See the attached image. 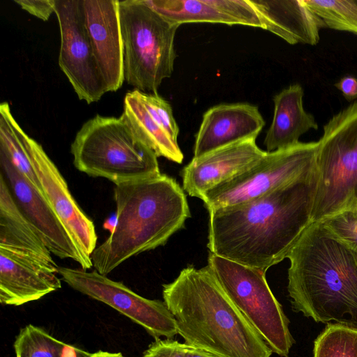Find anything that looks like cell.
I'll return each instance as SVG.
<instances>
[{
	"label": "cell",
	"instance_id": "obj_24",
	"mask_svg": "<svg viewBox=\"0 0 357 357\" xmlns=\"http://www.w3.org/2000/svg\"><path fill=\"white\" fill-rule=\"evenodd\" d=\"M326 27L357 35V0H305Z\"/></svg>",
	"mask_w": 357,
	"mask_h": 357
},
{
	"label": "cell",
	"instance_id": "obj_9",
	"mask_svg": "<svg viewBox=\"0 0 357 357\" xmlns=\"http://www.w3.org/2000/svg\"><path fill=\"white\" fill-rule=\"evenodd\" d=\"M317 142H298L266 153L233 178L207 192L202 200L206 209L244 203L316 172Z\"/></svg>",
	"mask_w": 357,
	"mask_h": 357
},
{
	"label": "cell",
	"instance_id": "obj_2",
	"mask_svg": "<svg viewBox=\"0 0 357 357\" xmlns=\"http://www.w3.org/2000/svg\"><path fill=\"white\" fill-rule=\"evenodd\" d=\"M163 301L178 335L217 357H271L273 352L219 285L208 266L183 268L163 284Z\"/></svg>",
	"mask_w": 357,
	"mask_h": 357
},
{
	"label": "cell",
	"instance_id": "obj_1",
	"mask_svg": "<svg viewBox=\"0 0 357 357\" xmlns=\"http://www.w3.org/2000/svg\"><path fill=\"white\" fill-rule=\"evenodd\" d=\"M317 173L255 199L209 211L210 252L263 271L289 255L307 227Z\"/></svg>",
	"mask_w": 357,
	"mask_h": 357
},
{
	"label": "cell",
	"instance_id": "obj_5",
	"mask_svg": "<svg viewBox=\"0 0 357 357\" xmlns=\"http://www.w3.org/2000/svg\"><path fill=\"white\" fill-rule=\"evenodd\" d=\"M77 169L114 183L160 174L156 154L136 136L123 114L96 115L86 121L71 144Z\"/></svg>",
	"mask_w": 357,
	"mask_h": 357
},
{
	"label": "cell",
	"instance_id": "obj_30",
	"mask_svg": "<svg viewBox=\"0 0 357 357\" xmlns=\"http://www.w3.org/2000/svg\"><path fill=\"white\" fill-rule=\"evenodd\" d=\"M186 357H217V356H215L213 354L208 353L207 351L189 347L187 354H186Z\"/></svg>",
	"mask_w": 357,
	"mask_h": 357
},
{
	"label": "cell",
	"instance_id": "obj_19",
	"mask_svg": "<svg viewBox=\"0 0 357 357\" xmlns=\"http://www.w3.org/2000/svg\"><path fill=\"white\" fill-rule=\"evenodd\" d=\"M263 24V29L291 45H317L319 31L326 27L305 0H250Z\"/></svg>",
	"mask_w": 357,
	"mask_h": 357
},
{
	"label": "cell",
	"instance_id": "obj_11",
	"mask_svg": "<svg viewBox=\"0 0 357 357\" xmlns=\"http://www.w3.org/2000/svg\"><path fill=\"white\" fill-rule=\"evenodd\" d=\"M60 30L59 65L77 97L87 104L107 92L85 25L83 0H54Z\"/></svg>",
	"mask_w": 357,
	"mask_h": 357
},
{
	"label": "cell",
	"instance_id": "obj_17",
	"mask_svg": "<svg viewBox=\"0 0 357 357\" xmlns=\"http://www.w3.org/2000/svg\"><path fill=\"white\" fill-rule=\"evenodd\" d=\"M264 125L256 105L247 102L215 105L203 115L195 135L194 157L239 141L256 139Z\"/></svg>",
	"mask_w": 357,
	"mask_h": 357
},
{
	"label": "cell",
	"instance_id": "obj_4",
	"mask_svg": "<svg viewBox=\"0 0 357 357\" xmlns=\"http://www.w3.org/2000/svg\"><path fill=\"white\" fill-rule=\"evenodd\" d=\"M114 199L115 228L91 256L95 270L105 275L130 257L165 245L190 217L183 189L166 174L116 184Z\"/></svg>",
	"mask_w": 357,
	"mask_h": 357
},
{
	"label": "cell",
	"instance_id": "obj_32",
	"mask_svg": "<svg viewBox=\"0 0 357 357\" xmlns=\"http://www.w3.org/2000/svg\"><path fill=\"white\" fill-rule=\"evenodd\" d=\"M116 225V215H114L113 216H110L108 218L103 224V227L105 229H107L111 232L113 231V230L115 228Z\"/></svg>",
	"mask_w": 357,
	"mask_h": 357
},
{
	"label": "cell",
	"instance_id": "obj_6",
	"mask_svg": "<svg viewBox=\"0 0 357 357\" xmlns=\"http://www.w3.org/2000/svg\"><path fill=\"white\" fill-rule=\"evenodd\" d=\"M124 52V77L135 89L158 93L162 82L172 76L179 25L147 5L144 0L119 1Z\"/></svg>",
	"mask_w": 357,
	"mask_h": 357
},
{
	"label": "cell",
	"instance_id": "obj_13",
	"mask_svg": "<svg viewBox=\"0 0 357 357\" xmlns=\"http://www.w3.org/2000/svg\"><path fill=\"white\" fill-rule=\"evenodd\" d=\"M0 167L17 206L37 229L51 253L61 259L75 261L84 270L91 268L92 261L79 251L43 193L2 152H0Z\"/></svg>",
	"mask_w": 357,
	"mask_h": 357
},
{
	"label": "cell",
	"instance_id": "obj_25",
	"mask_svg": "<svg viewBox=\"0 0 357 357\" xmlns=\"http://www.w3.org/2000/svg\"><path fill=\"white\" fill-rule=\"evenodd\" d=\"M138 96L151 116L173 139L177 141L179 128L174 117L171 105L158 93L138 91Z\"/></svg>",
	"mask_w": 357,
	"mask_h": 357
},
{
	"label": "cell",
	"instance_id": "obj_29",
	"mask_svg": "<svg viewBox=\"0 0 357 357\" xmlns=\"http://www.w3.org/2000/svg\"><path fill=\"white\" fill-rule=\"evenodd\" d=\"M335 86L341 91L347 100L353 101L357 99V77L344 76L335 84Z\"/></svg>",
	"mask_w": 357,
	"mask_h": 357
},
{
	"label": "cell",
	"instance_id": "obj_12",
	"mask_svg": "<svg viewBox=\"0 0 357 357\" xmlns=\"http://www.w3.org/2000/svg\"><path fill=\"white\" fill-rule=\"evenodd\" d=\"M59 268L47 247L0 244V302L19 306L59 289Z\"/></svg>",
	"mask_w": 357,
	"mask_h": 357
},
{
	"label": "cell",
	"instance_id": "obj_26",
	"mask_svg": "<svg viewBox=\"0 0 357 357\" xmlns=\"http://www.w3.org/2000/svg\"><path fill=\"white\" fill-rule=\"evenodd\" d=\"M321 222L357 252V209L341 211Z\"/></svg>",
	"mask_w": 357,
	"mask_h": 357
},
{
	"label": "cell",
	"instance_id": "obj_15",
	"mask_svg": "<svg viewBox=\"0 0 357 357\" xmlns=\"http://www.w3.org/2000/svg\"><path fill=\"white\" fill-rule=\"evenodd\" d=\"M85 25L107 92L116 91L124 77L123 42L119 0H83Z\"/></svg>",
	"mask_w": 357,
	"mask_h": 357
},
{
	"label": "cell",
	"instance_id": "obj_20",
	"mask_svg": "<svg viewBox=\"0 0 357 357\" xmlns=\"http://www.w3.org/2000/svg\"><path fill=\"white\" fill-rule=\"evenodd\" d=\"M303 96L301 85L294 84L274 96L273 121L264 141L267 152L292 146L301 135L318 129L314 116L303 108Z\"/></svg>",
	"mask_w": 357,
	"mask_h": 357
},
{
	"label": "cell",
	"instance_id": "obj_22",
	"mask_svg": "<svg viewBox=\"0 0 357 357\" xmlns=\"http://www.w3.org/2000/svg\"><path fill=\"white\" fill-rule=\"evenodd\" d=\"M313 357H357V326L328 323L314 342Z\"/></svg>",
	"mask_w": 357,
	"mask_h": 357
},
{
	"label": "cell",
	"instance_id": "obj_16",
	"mask_svg": "<svg viewBox=\"0 0 357 357\" xmlns=\"http://www.w3.org/2000/svg\"><path fill=\"white\" fill-rule=\"evenodd\" d=\"M266 153L255 139H248L193 157L182 170L183 190L202 199L207 192L245 172Z\"/></svg>",
	"mask_w": 357,
	"mask_h": 357
},
{
	"label": "cell",
	"instance_id": "obj_23",
	"mask_svg": "<svg viewBox=\"0 0 357 357\" xmlns=\"http://www.w3.org/2000/svg\"><path fill=\"white\" fill-rule=\"evenodd\" d=\"M68 345L43 329L29 324L16 336L13 348L15 357H65Z\"/></svg>",
	"mask_w": 357,
	"mask_h": 357
},
{
	"label": "cell",
	"instance_id": "obj_8",
	"mask_svg": "<svg viewBox=\"0 0 357 357\" xmlns=\"http://www.w3.org/2000/svg\"><path fill=\"white\" fill-rule=\"evenodd\" d=\"M207 266L272 352L289 357L295 340L289 331V320L268 284L266 272L210 252Z\"/></svg>",
	"mask_w": 357,
	"mask_h": 357
},
{
	"label": "cell",
	"instance_id": "obj_18",
	"mask_svg": "<svg viewBox=\"0 0 357 357\" xmlns=\"http://www.w3.org/2000/svg\"><path fill=\"white\" fill-rule=\"evenodd\" d=\"M169 22L245 25L263 29L250 0H144Z\"/></svg>",
	"mask_w": 357,
	"mask_h": 357
},
{
	"label": "cell",
	"instance_id": "obj_21",
	"mask_svg": "<svg viewBox=\"0 0 357 357\" xmlns=\"http://www.w3.org/2000/svg\"><path fill=\"white\" fill-rule=\"evenodd\" d=\"M122 114L139 139L158 157L182 163L183 154L178 142L151 116L140 100L137 89L126 94Z\"/></svg>",
	"mask_w": 357,
	"mask_h": 357
},
{
	"label": "cell",
	"instance_id": "obj_3",
	"mask_svg": "<svg viewBox=\"0 0 357 357\" xmlns=\"http://www.w3.org/2000/svg\"><path fill=\"white\" fill-rule=\"evenodd\" d=\"M292 309L314 321L357 326V252L322 222H312L288 256Z\"/></svg>",
	"mask_w": 357,
	"mask_h": 357
},
{
	"label": "cell",
	"instance_id": "obj_14",
	"mask_svg": "<svg viewBox=\"0 0 357 357\" xmlns=\"http://www.w3.org/2000/svg\"><path fill=\"white\" fill-rule=\"evenodd\" d=\"M25 144L46 199L79 251L91 261L97 243L93 222L75 202L64 178L42 146L27 134Z\"/></svg>",
	"mask_w": 357,
	"mask_h": 357
},
{
	"label": "cell",
	"instance_id": "obj_31",
	"mask_svg": "<svg viewBox=\"0 0 357 357\" xmlns=\"http://www.w3.org/2000/svg\"><path fill=\"white\" fill-rule=\"evenodd\" d=\"M89 357H124L120 352L111 353L108 351H98L96 353L91 354Z\"/></svg>",
	"mask_w": 357,
	"mask_h": 357
},
{
	"label": "cell",
	"instance_id": "obj_28",
	"mask_svg": "<svg viewBox=\"0 0 357 357\" xmlns=\"http://www.w3.org/2000/svg\"><path fill=\"white\" fill-rule=\"evenodd\" d=\"M22 9L31 15L47 21L54 13V0H15Z\"/></svg>",
	"mask_w": 357,
	"mask_h": 357
},
{
	"label": "cell",
	"instance_id": "obj_27",
	"mask_svg": "<svg viewBox=\"0 0 357 357\" xmlns=\"http://www.w3.org/2000/svg\"><path fill=\"white\" fill-rule=\"evenodd\" d=\"M188 346L172 339L155 340L142 357H186Z\"/></svg>",
	"mask_w": 357,
	"mask_h": 357
},
{
	"label": "cell",
	"instance_id": "obj_7",
	"mask_svg": "<svg viewBox=\"0 0 357 357\" xmlns=\"http://www.w3.org/2000/svg\"><path fill=\"white\" fill-rule=\"evenodd\" d=\"M317 142L312 222L357 209V100L325 124Z\"/></svg>",
	"mask_w": 357,
	"mask_h": 357
},
{
	"label": "cell",
	"instance_id": "obj_10",
	"mask_svg": "<svg viewBox=\"0 0 357 357\" xmlns=\"http://www.w3.org/2000/svg\"><path fill=\"white\" fill-rule=\"evenodd\" d=\"M59 274L70 287L115 309L155 340H172L178 334L174 317L164 301L142 297L96 270L59 267Z\"/></svg>",
	"mask_w": 357,
	"mask_h": 357
}]
</instances>
